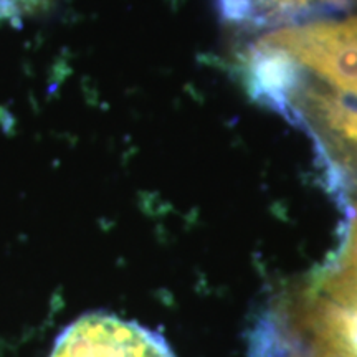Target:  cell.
<instances>
[{"instance_id": "obj_1", "label": "cell", "mask_w": 357, "mask_h": 357, "mask_svg": "<svg viewBox=\"0 0 357 357\" xmlns=\"http://www.w3.org/2000/svg\"><path fill=\"white\" fill-rule=\"evenodd\" d=\"M257 45L287 56L319 86L357 101V15L273 30Z\"/></svg>"}, {"instance_id": "obj_2", "label": "cell", "mask_w": 357, "mask_h": 357, "mask_svg": "<svg viewBox=\"0 0 357 357\" xmlns=\"http://www.w3.org/2000/svg\"><path fill=\"white\" fill-rule=\"evenodd\" d=\"M50 357H176L164 337L113 314L93 312L71 323Z\"/></svg>"}, {"instance_id": "obj_3", "label": "cell", "mask_w": 357, "mask_h": 357, "mask_svg": "<svg viewBox=\"0 0 357 357\" xmlns=\"http://www.w3.org/2000/svg\"><path fill=\"white\" fill-rule=\"evenodd\" d=\"M223 19L270 32L357 15V0H217Z\"/></svg>"}, {"instance_id": "obj_4", "label": "cell", "mask_w": 357, "mask_h": 357, "mask_svg": "<svg viewBox=\"0 0 357 357\" xmlns=\"http://www.w3.org/2000/svg\"><path fill=\"white\" fill-rule=\"evenodd\" d=\"M48 0H0V20L15 19L43 7Z\"/></svg>"}]
</instances>
